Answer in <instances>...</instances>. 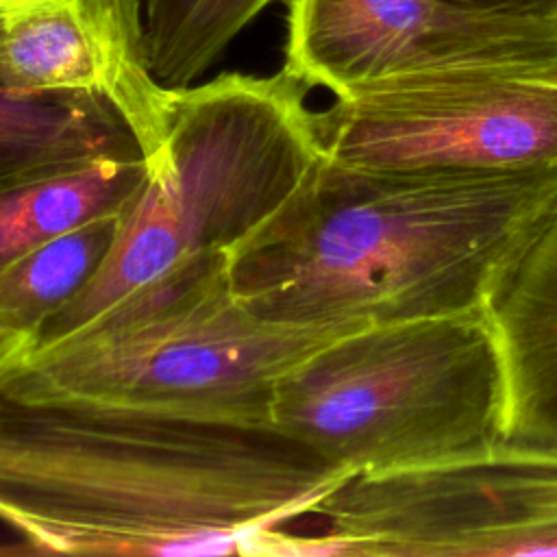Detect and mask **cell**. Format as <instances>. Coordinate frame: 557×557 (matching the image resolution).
<instances>
[{
    "mask_svg": "<svg viewBox=\"0 0 557 557\" xmlns=\"http://www.w3.org/2000/svg\"><path fill=\"white\" fill-rule=\"evenodd\" d=\"M348 474L274 424L209 420L0 379V520L28 550L257 555Z\"/></svg>",
    "mask_w": 557,
    "mask_h": 557,
    "instance_id": "1",
    "label": "cell"
},
{
    "mask_svg": "<svg viewBox=\"0 0 557 557\" xmlns=\"http://www.w3.org/2000/svg\"><path fill=\"white\" fill-rule=\"evenodd\" d=\"M557 209V165L370 170L320 152L226 250L237 298L294 326L357 331L487 307Z\"/></svg>",
    "mask_w": 557,
    "mask_h": 557,
    "instance_id": "2",
    "label": "cell"
},
{
    "mask_svg": "<svg viewBox=\"0 0 557 557\" xmlns=\"http://www.w3.org/2000/svg\"><path fill=\"white\" fill-rule=\"evenodd\" d=\"M309 89L283 67L170 89L163 152L124 211L107 261L26 350L63 339L189 257L231 250L265 224L322 152Z\"/></svg>",
    "mask_w": 557,
    "mask_h": 557,
    "instance_id": "3",
    "label": "cell"
},
{
    "mask_svg": "<svg viewBox=\"0 0 557 557\" xmlns=\"http://www.w3.org/2000/svg\"><path fill=\"white\" fill-rule=\"evenodd\" d=\"M346 333L252 313L233 292L226 250H207L63 339L26 350L0 379L30 396L272 424L281 379Z\"/></svg>",
    "mask_w": 557,
    "mask_h": 557,
    "instance_id": "4",
    "label": "cell"
},
{
    "mask_svg": "<svg viewBox=\"0 0 557 557\" xmlns=\"http://www.w3.org/2000/svg\"><path fill=\"white\" fill-rule=\"evenodd\" d=\"M272 424L348 476L507 440L505 368L487 307L335 337L281 379Z\"/></svg>",
    "mask_w": 557,
    "mask_h": 557,
    "instance_id": "5",
    "label": "cell"
},
{
    "mask_svg": "<svg viewBox=\"0 0 557 557\" xmlns=\"http://www.w3.org/2000/svg\"><path fill=\"white\" fill-rule=\"evenodd\" d=\"M320 150L370 170L557 165V61L481 63L366 83L313 111Z\"/></svg>",
    "mask_w": 557,
    "mask_h": 557,
    "instance_id": "6",
    "label": "cell"
},
{
    "mask_svg": "<svg viewBox=\"0 0 557 557\" xmlns=\"http://www.w3.org/2000/svg\"><path fill=\"white\" fill-rule=\"evenodd\" d=\"M324 555H557V450L503 440L413 468L355 474L329 492Z\"/></svg>",
    "mask_w": 557,
    "mask_h": 557,
    "instance_id": "7",
    "label": "cell"
},
{
    "mask_svg": "<svg viewBox=\"0 0 557 557\" xmlns=\"http://www.w3.org/2000/svg\"><path fill=\"white\" fill-rule=\"evenodd\" d=\"M550 61L557 20L448 0H289L283 70L333 96L411 72Z\"/></svg>",
    "mask_w": 557,
    "mask_h": 557,
    "instance_id": "8",
    "label": "cell"
},
{
    "mask_svg": "<svg viewBox=\"0 0 557 557\" xmlns=\"http://www.w3.org/2000/svg\"><path fill=\"white\" fill-rule=\"evenodd\" d=\"M0 89L98 98L131 128L148 170L163 152L170 89L148 65L144 0L2 2Z\"/></svg>",
    "mask_w": 557,
    "mask_h": 557,
    "instance_id": "9",
    "label": "cell"
},
{
    "mask_svg": "<svg viewBox=\"0 0 557 557\" xmlns=\"http://www.w3.org/2000/svg\"><path fill=\"white\" fill-rule=\"evenodd\" d=\"M507 383V440L557 450V209L487 305Z\"/></svg>",
    "mask_w": 557,
    "mask_h": 557,
    "instance_id": "10",
    "label": "cell"
},
{
    "mask_svg": "<svg viewBox=\"0 0 557 557\" xmlns=\"http://www.w3.org/2000/svg\"><path fill=\"white\" fill-rule=\"evenodd\" d=\"M139 157L131 128L98 98L0 89V191L98 161Z\"/></svg>",
    "mask_w": 557,
    "mask_h": 557,
    "instance_id": "11",
    "label": "cell"
},
{
    "mask_svg": "<svg viewBox=\"0 0 557 557\" xmlns=\"http://www.w3.org/2000/svg\"><path fill=\"white\" fill-rule=\"evenodd\" d=\"M146 178V159H107L0 191V272L85 222L124 213Z\"/></svg>",
    "mask_w": 557,
    "mask_h": 557,
    "instance_id": "12",
    "label": "cell"
},
{
    "mask_svg": "<svg viewBox=\"0 0 557 557\" xmlns=\"http://www.w3.org/2000/svg\"><path fill=\"white\" fill-rule=\"evenodd\" d=\"M124 213L85 222L0 272V324L26 333L74 300L107 261Z\"/></svg>",
    "mask_w": 557,
    "mask_h": 557,
    "instance_id": "13",
    "label": "cell"
},
{
    "mask_svg": "<svg viewBox=\"0 0 557 557\" xmlns=\"http://www.w3.org/2000/svg\"><path fill=\"white\" fill-rule=\"evenodd\" d=\"M274 0H144L152 76L168 89L194 85Z\"/></svg>",
    "mask_w": 557,
    "mask_h": 557,
    "instance_id": "14",
    "label": "cell"
},
{
    "mask_svg": "<svg viewBox=\"0 0 557 557\" xmlns=\"http://www.w3.org/2000/svg\"><path fill=\"white\" fill-rule=\"evenodd\" d=\"M448 2L485 11V13L557 20V0H448Z\"/></svg>",
    "mask_w": 557,
    "mask_h": 557,
    "instance_id": "15",
    "label": "cell"
},
{
    "mask_svg": "<svg viewBox=\"0 0 557 557\" xmlns=\"http://www.w3.org/2000/svg\"><path fill=\"white\" fill-rule=\"evenodd\" d=\"M30 344V337L22 331L0 324V368L20 359Z\"/></svg>",
    "mask_w": 557,
    "mask_h": 557,
    "instance_id": "16",
    "label": "cell"
},
{
    "mask_svg": "<svg viewBox=\"0 0 557 557\" xmlns=\"http://www.w3.org/2000/svg\"><path fill=\"white\" fill-rule=\"evenodd\" d=\"M0 553H20L17 548H0Z\"/></svg>",
    "mask_w": 557,
    "mask_h": 557,
    "instance_id": "17",
    "label": "cell"
},
{
    "mask_svg": "<svg viewBox=\"0 0 557 557\" xmlns=\"http://www.w3.org/2000/svg\"><path fill=\"white\" fill-rule=\"evenodd\" d=\"M2 2H7V0H0V4H2Z\"/></svg>",
    "mask_w": 557,
    "mask_h": 557,
    "instance_id": "18",
    "label": "cell"
}]
</instances>
